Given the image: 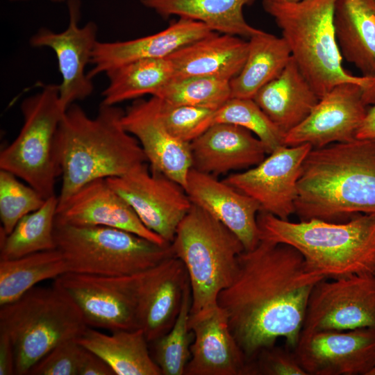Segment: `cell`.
<instances>
[{
    "label": "cell",
    "instance_id": "obj_2",
    "mask_svg": "<svg viewBox=\"0 0 375 375\" xmlns=\"http://www.w3.org/2000/svg\"><path fill=\"white\" fill-rule=\"evenodd\" d=\"M295 213L300 221L331 222L375 214V140L312 148L298 181Z\"/></svg>",
    "mask_w": 375,
    "mask_h": 375
},
{
    "label": "cell",
    "instance_id": "obj_14",
    "mask_svg": "<svg viewBox=\"0 0 375 375\" xmlns=\"http://www.w3.org/2000/svg\"><path fill=\"white\" fill-rule=\"evenodd\" d=\"M293 352L307 375H369L375 327L301 332Z\"/></svg>",
    "mask_w": 375,
    "mask_h": 375
},
{
    "label": "cell",
    "instance_id": "obj_36",
    "mask_svg": "<svg viewBox=\"0 0 375 375\" xmlns=\"http://www.w3.org/2000/svg\"><path fill=\"white\" fill-rule=\"evenodd\" d=\"M18 178L0 169V230L6 235L12 231L21 218L40 208L46 201L38 191Z\"/></svg>",
    "mask_w": 375,
    "mask_h": 375
},
{
    "label": "cell",
    "instance_id": "obj_31",
    "mask_svg": "<svg viewBox=\"0 0 375 375\" xmlns=\"http://www.w3.org/2000/svg\"><path fill=\"white\" fill-rule=\"evenodd\" d=\"M69 272L59 249L0 260V306L13 302L42 281L56 279Z\"/></svg>",
    "mask_w": 375,
    "mask_h": 375
},
{
    "label": "cell",
    "instance_id": "obj_25",
    "mask_svg": "<svg viewBox=\"0 0 375 375\" xmlns=\"http://www.w3.org/2000/svg\"><path fill=\"white\" fill-rule=\"evenodd\" d=\"M253 99L285 135L306 119L320 98L292 57L279 76Z\"/></svg>",
    "mask_w": 375,
    "mask_h": 375
},
{
    "label": "cell",
    "instance_id": "obj_4",
    "mask_svg": "<svg viewBox=\"0 0 375 375\" xmlns=\"http://www.w3.org/2000/svg\"><path fill=\"white\" fill-rule=\"evenodd\" d=\"M257 220L260 240L292 246L325 278L375 271V214L342 222H292L260 211Z\"/></svg>",
    "mask_w": 375,
    "mask_h": 375
},
{
    "label": "cell",
    "instance_id": "obj_18",
    "mask_svg": "<svg viewBox=\"0 0 375 375\" xmlns=\"http://www.w3.org/2000/svg\"><path fill=\"white\" fill-rule=\"evenodd\" d=\"M186 268L174 256L138 274V318L149 342L167 333L189 285Z\"/></svg>",
    "mask_w": 375,
    "mask_h": 375
},
{
    "label": "cell",
    "instance_id": "obj_12",
    "mask_svg": "<svg viewBox=\"0 0 375 375\" xmlns=\"http://www.w3.org/2000/svg\"><path fill=\"white\" fill-rule=\"evenodd\" d=\"M138 274L67 272L56 278L80 309L86 324L115 331L139 328Z\"/></svg>",
    "mask_w": 375,
    "mask_h": 375
},
{
    "label": "cell",
    "instance_id": "obj_27",
    "mask_svg": "<svg viewBox=\"0 0 375 375\" xmlns=\"http://www.w3.org/2000/svg\"><path fill=\"white\" fill-rule=\"evenodd\" d=\"M76 340L101 358L115 375H162L141 328L106 334L88 326Z\"/></svg>",
    "mask_w": 375,
    "mask_h": 375
},
{
    "label": "cell",
    "instance_id": "obj_7",
    "mask_svg": "<svg viewBox=\"0 0 375 375\" xmlns=\"http://www.w3.org/2000/svg\"><path fill=\"white\" fill-rule=\"evenodd\" d=\"M171 247L188 272L190 313L218 303L219 295L232 283L239 256L244 251L229 228L194 204L180 222Z\"/></svg>",
    "mask_w": 375,
    "mask_h": 375
},
{
    "label": "cell",
    "instance_id": "obj_40",
    "mask_svg": "<svg viewBox=\"0 0 375 375\" xmlns=\"http://www.w3.org/2000/svg\"><path fill=\"white\" fill-rule=\"evenodd\" d=\"M78 375H115V374L101 358L84 347Z\"/></svg>",
    "mask_w": 375,
    "mask_h": 375
},
{
    "label": "cell",
    "instance_id": "obj_26",
    "mask_svg": "<svg viewBox=\"0 0 375 375\" xmlns=\"http://www.w3.org/2000/svg\"><path fill=\"white\" fill-rule=\"evenodd\" d=\"M333 23L342 58L375 77V0H337Z\"/></svg>",
    "mask_w": 375,
    "mask_h": 375
},
{
    "label": "cell",
    "instance_id": "obj_45",
    "mask_svg": "<svg viewBox=\"0 0 375 375\" xmlns=\"http://www.w3.org/2000/svg\"><path fill=\"white\" fill-rule=\"evenodd\" d=\"M10 1H23V0H10ZM51 1H54V2H60L64 0H51Z\"/></svg>",
    "mask_w": 375,
    "mask_h": 375
},
{
    "label": "cell",
    "instance_id": "obj_22",
    "mask_svg": "<svg viewBox=\"0 0 375 375\" xmlns=\"http://www.w3.org/2000/svg\"><path fill=\"white\" fill-rule=\"evenodd\" d=\"M215 33L202 22L188 18L171 24L156 33L134 40L97 42L88 76L92 79L124 65L144 59L165 58L174 51Z\"/></svg>",
    "mask_w": 375,
    "mask_h": 375
},
{
    "label": "cell",
    "instance_id": "obj_9",
    "mask_svg": "<svg viewBox=\"0 0 375 375\" xmlns=\"http://www.w3.org/2000/svg\"><path fill=\"white\" fill-rule=\"evenodd\" d=\"M65 110L58 85H47L26 98L21 104L22 127L0 153V169L21 178L46 199L56 195V181L61 176L56 135Z\"/></svg>",
    "mask_w": 375,
    "mask_h": 375
},
{
    "label": "cell",
    "instance_id": "obj_46",
    "mask_svg": "<svg viewBox=\"0 0 375 375\" xmlns=\"http://www.w3.org/2000/svg\"><path fill=\"white\" fill-rule=\"evenodd\" d=\"M374 273L375 274V271H374Z\"/></svg>",
    "mask_w": 375,
    "mask_h": 375
},
{
    "label": "cell",
    "instance_id": "obj_44",
    "mask_svg": "<svg viewBox=\"0 0 375 375\" xmlns=\"http://www.w3.org/2000/svg\"><path fill=\"white\" fill-rule=\"evenodd\" d=\"M369 375H375V365L371 372H369Z\"/></svg>",
    "mask_w": 375,
    "mask_h": 375
},
{
    "label": "cell",
    "instance_id": "obj_16",
    "mask_svg": "<svg viewBox=\"0 0 375 375\" xmlns=\"http://www.w3.org/2000/svg\"><path fill=\"white\" fill-rule=\"evenodd\" d=\"M67 6L69 22L64 31L56 33L42 28L30 40L32 47L50 48L56 56L62 77L58 85L59 98L65 110L75 101L86 99L94 90L85 69L90 64L98 42V28L94 22H89L81 27L78 25L80 1L68 0Z\"/></svg>",
    "mask_w": 375,
    "mask_h": 375
},
{
    "label": "cell",
    "instance_id": "obj_5",
    "mask_svg": "<svg viewBox=\"0 0 375 375\" xmlns=\"http://www.w3.org/2000/svg\"><path fill=\"white\" fill-rule=\"evenodd\" d=\"M337 0L272 3L263 8L275 20L299 70L319 98L335 85L353 83L375 103V77L353 76L342 67L333 17Z\"/></svg>",
    "mask_w": 375,
    "mask_h": 375
},
{
    "label": "cell",
    "instance_id": "obj_8",
    "mask_svg": "<svg viewBox=\"0 0 375 375\" xmlns=\"http://www.w3.org/2000/svg\"><path fill=\"white\" fill-rule=\"evenodd\" d=\"M54 235L56 247L67 262L68 272L130 276L173 256L171 243L160 244L115 228L55 222Z\"/></svg>",
    "mask_w": 375,
    "mask_h": 375
},
{
    "label": "cell",
    "instance_id": "obj_29",
    "mask_svg": "<svg viewBox=\"0 0 375 375\" xmlns=\"http://www.w3.org/2000/svg\"><path fill=\"white\" fill-rule=\"evenodd\" d=\"M292 58L281 37L260 31L248 41V53L240 73L230 81L231 97L253 99L283 72Z\"/></svg>",
    "mask_w": 375,
    "mask_h": 375
},
{
    "label": "cell",
    "instance_id": "obj_23",
    "mask_svg": "<svg viewBox=\"0 0 375 375\" xmlns=\"http://www.w3.org/2000/svg\"><path fill=\"white\" fill-rule=\"evenodd\" d=\"M190 144L192 168L214 176L253 167L268 154L253 133L226 123L213 124Z\"/></svg>",
    "mask_w": 375,
    "mask_h": 375
},
{
    "label": "cell",
    "instance_id": "obj_1",
    "mask_svg": "<svg viewBox=\"0 0 375 375\" xmlns=\"http://www.w3.org/2000/svg\"><path fill=\"white\" fill-rule=\"evenodd\" d=\"M324 278L287 244L260 240L240 253L235 277L217 303L248 363L279 338L293 351L310 293Z\"/></svg>",
    "mask_w": 375,
    "mask_h": 375
},
{
    "label": "cell",
    "instance_id": "obj_13",
    "mask_svg": "<svg viewBox=\"0 0 375 375\" xmlns=\"http://www.w3.org/2000/svg\"><path fill=\"white\" fill-rule=\"evenodd\" d=\"M312 148L309 144L281 147L258 165L223 180L253 199L260 211L288 219L295 213L298 181L303 162Z\"/></svg>",
    "mask_w": 375,
    "mask_h": 375
},
{
    "label": "cell",
    "instance_id": "obj_17",
    "mask_svg": "<svg viewBox=\"0 0 375 375\" xmlns=\"http://www.w3.org/2000/svg\"><path fill=\"white\" fill-rule=\"evenodd\" d=\"M122 123L140 143L150 169L173 179L185 189L192 168L190 144L167 129L160 115L158 99L134 100L124 111Z\"/></svg>",
    "mask_w": 375,
    "mask_h": 375
},
{
    "label": "cell",
    "instance_id": "obj_20",
    "mask_svg": "<svg viewBox=\"0 0 375 375\" xmlns=\"http://www.w3.org/2000/svg\"><path fill=\"white\" fill-rule=\"evenodd\" d=\"M55 222L77 226H106L126 231L160 244H167L147 228L106 178L94 180L58 206Z\"/></svg>",
    "mask_w": 375,
    "mask_h": 375
},
{
    "label": "cell",
    "instance_id": "obj_19",
    "mask_svg": "<svg viewBox=\"0 0 375 375\" xmlns=\"http://www.w3.org/2000/svg\"><path fill=\"white\" fill-rule=\"evenodd\" d=\"M189 328L193 341L185 375L248 374L247 360L231 333L226 313L218 303L190 313Z\"/></svg>",
    "mask_w": 375,
    "mask_h": 375
},
{
    "label": "cell",
    "instance_id": "obj_6",
    "mask_svg": "<svg viewBox=\"0 0 375 375\" xmlns=\"http://www.w3.org/2000/svg\"><path fill=\"white\" fill-rule=\"evenodd\" d=\"M88 326L77 305L56 279L49 287L35 286L1 306L0 331L12 342L17 375L28 374L50 351L76 339Z\"/></svg>",
    "mask_w": 375,
    "mask_h": 375
},
{
    "label": "cell",
    "instance_id": "obj_21",
    "mask_svg": "<svg viewBox=\"0 0 375 375\" xmlns=\"http://www.w3.org/2000/svg\"><path fill=\"white\" fill-rule=\"evenodd\" d=\"M185 190L192 204L205 210L229 228L241 241L244 250L260 242L258 215L260 206L253 199L224 180L192 168Z\"/></svg>",
    "mask_w": 375,
    "mask_h": 375
},
{
    "label": "cell",
    "instance_id": "obj_32",
    "mask_svg": "<svg viewBox=\"0 0 375 375\" xmlns=\"http://www.w3.org/2000/svg\"><path fill=\"white\" fill-rule=\"evenodd\" d=\"M58 204V197L52 196L40 208L21 218L9 234L0 230V260L56 249L54 228Z\"/></svg>",
    "mask_w": 375,
    "mask_h": 375
},
{
    "label": "cell",
    "instance_id": "obj_10",
    "mask_svg": "<svg viewBox=\"0 0 375 375\" xmlns=\"http://www.w3.org/2000/svg\"><path fill=\"white\" fill-rule=\"evenodd\" d=\"M365 327H375L374 273L324 278L315 285L301 332Z\"/></svg>",
    "mask_w": 375,
    "mask_h": 375
},
{
    "label": "cell",
    "instance_id": "obj_24",
    "mask_svg": "<svg viewBox=\"0 0 375 375\" xmlns=\"http://www.w3.org/2000/svg\"><path fill=\"white\" fill-rule=\"evenodd\" d=\"M212 34L190 43L167 57L172 78L206 76L231 81L242 69L248 42L238 36Z\"/></svg>",
    "mask_w": 375,
    "mask_h": 375
},
{
    "label": "cell",
    "instance_id": "obj_39",
    "mask_svg": "<svg viewBox=\"0 0 375 375\" xmlns=\"http://www.w3.org/2000/svg\"><path fill=\"white\" fill-rule=\"evenodd\" d=\"M256 365L249 364V374L265 375H307L293 351L275 347L262 349L256 356Z\"/></svg>",
    "mask_w": 375,
    "mask_h": 375
},
{
    "label": "cell",
    "instance_id": "obj_28",
    "mask_svg": "<svg viewBox=\"0 0 375 375\" xmlns=\"http://www.w3.org/2000/svg\"><path fill=\"white\" fill-rule=\"evenodd\" d=\"M253 0H140L145 7L168 17L203 23L215 32L250 38L261 30L246 21L243 8Z\"/></svg>",
    "mask_w": 375,
    "mask_h": 375
},
{
    "label": "cell",
    "instance_id": "obj_42",
    "mask_svg": "<svg viewBox=\"0 0 375 375\" xmlns=\"http://www.w3.org/2000/svg\"><path fill=\"white\" fill-rule=\"evenodd\" d=\"M356 138L375 140V103L367 110L366 116L356 133Z\"/></svg>",
    "mask_w": 375,
    "mask_h": 375
},
{
    "label": "cell",
    "instance_id": "obj_35",
    "mask_svg": "<svg viewBox=\"0 0 375 375\" xmlns=\"http://www.w3.org/2000/svg\"><path fill=\"white\" fill-rule=\"evenodd\" d=\"M242 126L259 138L269 154L284 144L285 134L270 120L253 99L231 97L215 110L214 124Z\"/></svg>",
    "mask_w": 375,
    "mask_h": 375
},
{
    "label": "cell",
    "instance_id": "obj_43",
    "mask_svg": "<svg viewBox=\"0 0 375 375\" xmlns=\"http://www.w3.org/2000/svg\"><path fill=\"white\" fill-rule=\"evenodd\" d=\"M306 0H262V4L272 3H298Z\"/></svg>",
    "mask_w": 375,
    "mask_h": 375
},
{
    "label": "cell",
    "instance_id": "obj_15",
    "mask_svg": "<svg viewBox=\"0 0 375 375\" xmlns=\"http://www.w3.org/2000/svg\"><path fill=\"white\" fill-rule=\"evenodd\" d=\"M372 104L364 88L353 83L335 85L320 98L310 114L288 132L285 146L309 144L320 148L354 140Z\"/></svg>",
    "mask_w": 375,
    "mask_h": 375
},
{
    "label": "cell",
    "instance_id": "obj_37",
    "mask_svg": "<svg viewBox=\"0 0 375 375\" xmlns=\"http://www.w3.org/2000/svg\"><path fill=\"white\" fill-rule=\"evenodd\" d=\"M158 99L164 125L173 136L183 142H191L214 124L215 110L174 105Z\"/></svg>",
    "mask_w": 375,
    "mask_h": 375
},
{
    "label": "cell",
    "instance_id": "obj_11",
    "mask_svg": "<svg viewBox=\"0 0 375 375\" xmlns=\"http://www.w3.org/2000/svg\"><path fill=\"white\" fill-rule=\"evenodd\" d=\"M106 179L147 228L167 242H172L180 222L192 205L181 185L149 170L147 163L122 176Z\"/></svg>",
    "mask_w": 375,
    "mask_h": 375
},
{
    "label": "cell",
    "instance_id": "obj_34",
    "mask_svg": "<svg viewBox=\"0 0 375 375\" xmlns=\"http://www.w3.org/2000/svg\"><path fill=\"white\" fill-rule=\"evenodd\" d=\"M154 97L174 105L216 110L231 98V89L228 80L192 76L171 79Z\"/></svg>",
    "mask_w": 375,
    "mask_h": 375
},
{
    "label": "cell",
    "instance_id": "obj_41",
    "mask_svg": "<svg viewBox=\"0 0 375 375\" xmlns=\"http://www.w3.org/2000/svg\"><path fill=\"white\" fill-rule=\"evenodd\" d=\"M15 374V358L9 337L0 331V375Z\"/></svg>",
    "mask_w": 375,
    "mask_h": 375
},
{
    "label": "cell",
    "instance_id": "obj_30",
    "mask_svg": "<svg viewBox=\"0 0 375 375\" xmlns=\"http://www.w3.org/2000/svg\"><path fill=\"white\" fill-rule=\"evenodd\" d=\"M108 86L102 92L101 104L117 106L144 95L156 96L173 78V69L167 58L136 60L106 74Z\"/></svg>",
    "mask_w": 375,
    "mask_h": 375
},
{
    "label": "cell",
    "instance_id": "obj_38",
    "mask_svg": "<svg viewBox=\"0 0 375 375\" xmlns=\"http://www.w3.org/2000/svg\"><path fill=\"white\" fill-rule=\"evenodd\" d=\"M83 350L76 339L64 342L35 364L28 374L78 375Z\"/></svg>",
    "mask_w": 375,
    "mask_h": 375
},
{
    "label": "cell",
    "instance_id": "obj_3",
    "mask_svg": "<svg viewBox=\"0 0 375 375\" xmlns=\"http://www.w3.org/2000/svg\"><path fill=\"white\" fill-rule=\"evenodd\" d=\"M124 112L101 103L94 117L77 104L67 108L56 135L62 177L58 206L94 180L122 176L147 162L137 139L122 125Z\"/></svg>",
    "mask_w": 375,
    "mask_h": 375
},
{
    "label": "cell",
    "instance_id": "obj_33",
    "mask_svg": "<svg viewBox=\"0 0 375 375\" xmlns=\"http://www.w3.org/2000/svg\"><path fill=\"white\" fill-rule=\"evenodd\" d=\"M192 305L190 283L186 287L181 307L176 319L169 331L153 343V359L162 375H185L191 357L190 347L193 333L189 328Z\"/></svg>",
    "mask_w": 375,
    "mask_h": 375
}]
</instances>
